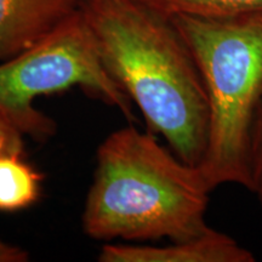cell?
<instances>
[{
	"label": "cell",
	"mask_w": 262,
	"mask_h": 262,
	"mask_svg": "<svg viewBox=\"0 0 262 262\" xmlns=\"http://www.w3.org/2000/svg\"><path fill=\"white\" fill-rule=\"evenodd\" d=\"M107 71L139 107L150 131L198 166L209 102L194 57L170 18L135 0H79Z\"/></svg>",
	"instance_id": "6da1fadb"
},
{
	"label": "cell",
	"mask_w": 262,
	"mask_h": 262,
	"mask_svg": "<svg viewBox=\"0 0 262 262\" xmlns=\"http://www.w3.org/2000/svg\"><path fill=\"white\" fill-rule=\"evenodd\" d=\"M212 188L198 166L185 163L150 133L127 126L97 149V166L83 211L96 241H183L208 231Z\"/></svg>",
	"instance_id": "7a4b0ae2"
},
{
	"label": "cell",
	"mask_w": 262,
	"mask_h": 262,
	"mask_svg": "<svg viewBox=\"0 0 262 262\" xmlns=\"http://www.w3.org/2000/svg\"><path fill=\"white\" fill-rule=\"evenodd\" d=\"M170 19L194 57L208 95V142L198 168L212 191L226 183L247 188L251 129L262 101V11Z\"/></svg>",
	"instance_id": "3957f363"
},
{
	"label": "cell",
	"mask_w": 262,
	"mask_h": 262,
	"mask_svg": "<svg viewBox=\"0 0 262 262\" xmlns=\"http://www.w3.org/2000/svg\"><path fill=\"white\" fill-rule=\"evenodd\" d=\"M72 86L134 118L130 97L107 71L79 8L34 45L0 63V114L21 134L45 141L56 133V123L33 102Z\"/></svg>",
	"instance_id": "277c9868"
},
{
	"label": "cell",
	"mask_w": 262,
	"mask_h": 262,
	"mask_svg": "<svg viewBox=\"0 0 262 262\" xmlns=\"http://www.w3.org/2000/svg\"><path fill=\"white\" fill-rule=\"evenodd\" d=\"M101 262H254L250 250L229 235L209 228L196 237L173 241L165 247L106 244Z\"/></svg>",
	"instance_id": "5b68a950"
},
{
	"label": "cell",
	"mask_w": 262,
	"mask_h": 262,
	"mask_svg": "<svg viewBox=\"0 0 262 262\" xmlns=\"http://www.w3.org/2000/svg\"><path fill=\"white\" fill-rule=\"evenodd\" d=\"M79 8V0H0V61L28 49Z\"/></svg>",
	"instance_id": "8992f818"
},
{
	"label": "cell",
	"mask_w": 262,
	"mask_h": 262,
	"mask_svg": "<svg viewBox=\"0 0 262 262\" xmlns=\"http://www.w3.org/2000/svg\"><path fill=\"white\" fill-rule=\"evenodd\" d=\"M41 175L22 155L0 157V210L17 211L37 202Z\"/></svg>",
	"instance_id": "52a82bcc"
},
{
	"label": "cell",
	"mask_w": 262,
	"mask_h": 262,
	"mask_svg": "<svg viewBox=\"0 0 262 262\" xmlns=\"http://www.w3.org/2000/svg\"><path fill=\"white\" fill-rule=\"evenodd\" d=\"M166 18H224L262 11V0H135Z\"/></svg>",
	"instance_id": "ba28073f"
},
{
	"label": "cell",
	"mask_w": 262,
	"mask_h": 262,
	"mask_svg": "<svg viewBox=\"0 0 262 262\" xmlns=\"http://www.w3.org/2000/svg\"><path fill=\"white\" fill-rule=\"evenodd\" d=\"M248 191L256 196L262 208V101L255 117L249 145Z\"/></svg>",
	"instance_id": "9c48e42d"
},
{
	"label": "cell",
	"mask_w": 262,
	"mask_h": 262,
	"mask_svg": "<svg viewBox=\"0 0 262 262\" xmlns=\"http://www.w3.org/2000/svg\"><path fill=\"white\" fill-rule=\"evenodd\" d=\"M8 155H24L22 134L0 114V157Z\"/></svg>",
	"instance_id": "30bf717a"
},
{
	"label": "cell",
	"mask_w": 262,
	"mask_h": 262,
	"mask_svg": "<svg viewBox=\"0 0 262 262\" xmlns=\"http://www.w3.org/2000/svg\"><path fill=\"white\" fill-rule=\"evenodd\" d=\"M28 258L27 250L0 239V262H26Z\"/></svg>",
	"instance_id": "8fae6325"
}]
</instances>
